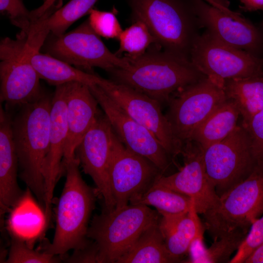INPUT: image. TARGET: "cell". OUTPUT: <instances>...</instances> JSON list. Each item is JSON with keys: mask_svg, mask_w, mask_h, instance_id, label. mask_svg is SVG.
I'll use <instances>...</instances> for the list:
<instances>
[{"mask_svg": "<svg viewBox=\"0 0 263 263\" xmlns=\"http://www.w3.org/2000/svg\"><path fill=\"white\" fill-rule=\"evenodd\" d=\"M128 57L127 67L108 73L111 80L128 86L161 105L168 104L174 94L205 77L189 60L161 51L155 45L139 56Z\"/></svg>", "mask_w": 263, "mask_h": 263, "instance_id": "6da1fadb", "label": "cell"}, {"mask_svg": "<svg viewBox=\"0 0 263 263\" xmlns=\"http://www.w3.org/2000/svg\"><path fill=\"white\" fill-rule=\"evenodd\" d=\"M52 96L45 94L38 100L19 108L12 120L19 177L44 208L42 169L49 150Z\"/></svg>", "mask_w": 263, "mask_h": 263, "instance_id": "7a4b0ae2", "label": "cell"}, {"mask_svg": "<svg viewBox=\"0 0 263 263\" xmlns=\"http://www.w3.org/2000/svg\"><path fill=\"white\" fill-rule=\"evenodd\" d=\"M79 166L75 156L62 165L66 181L56 209L55 234L44 251L62 259L68 251L81 247L88 241V222L98 193L83 180Z\"/></svg>", "mask_w": 263, "mask_h": 263, "instance_id": "3957f363", "label": "cell"}, {"mask_svg": "<svg viewBox=\"0 0 263 263\" xmlns=\"http://www.w3.org/2000/svg\"><path fill=\"white\" fill-rule=\"evenodd\" d=\"M133 20L143 21L163 50L189 60L197 35L193 0H128Z\"/></svg>", "mask_w": 263, "mask_h": 263, "instance_id": "277c9868", "label": "cell"}, {"mask_svg": "<svg viewBox=\"0 0 263 263\" xmlns=\"http://www.w3.org/2000/svg\"><path fill=\"white\" fill-rule=\"evenodd\" d=\"M161 215L149 206L128 204L95 215L87 237L98 249V263H116L142 233L158 222Z\"/></svg>", "mask_w": 263, "mask_h": 263, "instance_id": "5b68a950", "label": "cell"}, {"mask_svg": "<svg viewBox=\"0 0 263 263\" xmlns=\"http://www.w3.org/2000/svg\"><path fill=\"white\" fill-rule=\"evenodd\" d=\"M263 214V163L220 196L218 204L203 214L204 227L213 241L238 229L249 230Z\"/></svg>", "mask_w": 263, "mask_h": 263, "instance_id": "8992f818", "label": "cell"}, {"mask_svg": "<svg viewBox=\"0 0 263 263\" xmlns=\"http://www.w3.org/2000/svg\"><path fill=\"white\" fill-rule=\"evenodd\" d=\"M22 31L16 39L6 37L0 43V100L10 111L40 99L45 93L31 59L34 55L26 45Z\"/></svg>", "mask_w": 263, "mask_h": 263, "instance_id": "52a82bcc", "label": "cell"}, {"mask_svg": "<svg viewBox=\"0 0 263 263\" xmlns=\"http://www.w3.org/2000/svg\"><path fill=\"white\" fill-rule=\"evenodd\" d=\"M42 48L45 54L88 72L98 67L109 73L130 63L128 56H119L109 50L88 19L67 33H50Z\"/></svg>", "mask_w": 263, "mask_h": 263, "instance_id": "ba28073f", "label": "cell"}, {"mask_svg": "<svg viewBox=\"0 0 263 263\" xmlns=\"http://www.w3.org/2000/svg\"><path fill=\"white\" fill-rule=\"evenodd\" d=\"M224 86L205 76L172 96L165 116L182 148L196 129L227 100Z\"/></svg>", "mask_w": 263, "mask_h": 263, "instance_id": "9c48e42d", "label": "cell"}, {"mask_svg": "<svg viewBox=\"0 0 263 263\" xmlns=\"http://www.w3.org/2000/svg\"><path fill=\"white\" fill-rule=\"evenodd\" d=\"M203 159L207 177L219 197L244 180L256 163L249 135L242 124L222 140L203 150Z\"/></svg>", "mask_w": 263, "mask_h": 263, "instance_id": "30bf717a", "label": "cell"}, {"mask_svg": "<svg viewBox=\"0 0 263 263\" xmlns=\"http://www.w3.org/2000/svg\"><path fill=\"white\" fill-rule=\"evenodd\" d=\"M189 60L205 76L224 84L226 80L263 75V60L225 44L206 32L195 38Z\"/></svg>", "mask_w": 263, "mask_h": 263, "instance_id": "8fae6325", "label": "cell"}, {"mask_svg": "<svg viewBox=\"0 0 263 263\" xmlns=\"http://www.w3.org/2000/svg\"><path fill=\"white\" fill-rule=\"evenodd\" d=\"M163 174L149 160L127 148L114 132L109 178L115 208L128 205L132 197L145 191Z\"/></svg>", "mask_w": 263, "mask_h": 263, "instance_id": "7c38bea8", "label": "cell"}, {"mask_svg": "<svg viewBox=\"0 0 263 263\" xmlns=\"http://www.w3.org/2000/svg\"><path fill=\"white\" fill-rule=\"evenodd\" d=\"M130 116L151 132L170 157L181 154L169 124L156 100L125 85L99 76L96 84Z\"/></svg>", "mask_w": 263, "mask_h": 263, "instance_id": "4fadbf2b", "label": "cell"}, {"mask_svg": "<svg viewBox=\"0 0 263 263\" xmlns=\"http://www.w3.org/2000/svg\"><path fill=\"white\" fill-rule=\"evenodd\" d=\"M88 86L121 142L132 151L149 160L164 174L170 156L154 135L130 116L98 85Z\"/></svg>", "mask_w": 263, "mask_h": 263, "instance_id": "5bb4252c", "label": "cell"}, {"mask_svg": "<svg viewBox=\"0 0 263 263\" xmlns=\"http://www.w3.org/2000/svg\"><path fill=\"white\" fill-rule=\"evenodd\" d=\"M113 133L107 117L100 110L75 151L79 165L92 178L98 194L103 200L104 209L108 211L115 208L109 178Z\"/></svg>", "mask_w": 263, "mask_h": 263, "instance_id": "9a60e30c", "label": "cell"}, {"mask_svg": "<svg viewBox=\"0 0 263 263\" xmlns=\"http://www.w3.org/2000/svg\"><path fill=\"white\" fill-rule=\"evenodd\" d=\"M181 154L184 159L181 169L170 175H161L155 183L189 197L198 214L203 215L218 204L220 197L207 175L203 150L190 141L183 145Z\"/></svg>", "mask_w": 263, "mask_h": 263, "instance_id": "2e32d148", "label": "cell"}, {"mask_svg": "<svg viewBox=\"0 0 263 263\" xmlns=\"http://www.w3.org/2000/svg\"><path fill=\"white\" fill-rule=\"evenodd\" d=\"M196 19L219 41L254 55L262 42L258 29L240 14H226L203 0H193Z\"/></svg>", "mask_w": 263, "mask_h": 263, "instance_id": "e0dca14e", "label": "cell"}, {"mask_svg": "<svg viewBox=\"0 0 263 263\" xmlns=\"http://www.w3.org/2000/svg\"><path fill=\"white\" fill-rule=\"evenodd\" d=\"M66 84L56 86L52 99L49 150L42 169L45 187L44 209L47 221H50L51 215L55 186L62 173V165L68 137Z\"/></svg>", "mask_w": 263, "mask_h": 263, "instance_id": "ac0fdd59", "label": "cell"}, {"mask_svg": "<svg viewBox=\"0 0 263 263\" xmlns=\"http://www.w3.org/2000/svg\"><path fill=\"white\" fill-rule=\"evenodd\" d=\"M66 86L68 137L62 165L75 156L77 146L100 111L98 103L88 85L72 82Z\"/></svg>", "mask_w": 263, "mask_h": 263, "instance_id": "d6986e66", "label": "cell"}, {"mask_svg": "<svg viewBox=\"0 0 263 263\" xmlns=\"http://www.w3.org/2000/svg\"><path fill=\"white\" fill-rule=\"evenodd\" d=\"M10 112L0 107V215L21 200L23 192L18 182V159L13 140Z\"/></svg>", "mask_w": 263, "mask_h": 263, "instance_id": "ffe728a7", "label": "cell"}, {"mask_svg": "<svg viewBox=\"0 0 263 263\" xmlns=\"http://www.w3.org/2000/svg\"><path fill=\"white\" fill-rule=\"evenodd\" d=\"M198 214L194 203L185 213L161 216L160 230L169 253L177 263L182 262L192 242L203 236L205 228Z\"/></svg>", "mask_w": 263, "mask_h": 263, "instance_id": "44dd1931", "label": "cell"}, {"mask_svg": "<svg viewBox=\"0 0 263 263\" xmlns=\"http://www.w3.org/2000/svg\"><path fill=\"white\" fill-rule=\"evenodd\" d=\"M224 87L227 99L235 104L242 116V125L263 110V75L226 80Z\"/></svg>", "mask_w": 263, "mask_h": 263, "instance_id": "7402d4cb", "label": "cell"}, {"mask_svg": "<svg viewBox=\"0 0 263 263\" xmlns=\"http://www.w3.org/2000/svg\"><path fill=\"white\" fill-rule=\"evenodd\" d=\"M240 115L235 104L227 99L196 129L188 141L195 142L203 150L207 148L232 131Z\"/></svg>", "mask_w": 263, "mask_h": 263, "instance_id": "603a6c76", "label": "cell"}, {"mask_svg": "<svg viewBox=\"0 0 263 263\" xmlns=\"http://www.w3.org/2000/svg\"><path fill=\"white\" fill-rule=\"evenodd\" d=\"M159 221L144 230L116 263H177L167 248Z\"/></svg>", "mask_w": 263, "mask_h": 263, "instance_id": "cb8c5ba5", "label": "cell"}, {"mask_svg": "<svg viewBox=\"0 0 263 263\" xmlns=\"http://www.w3.org/2000/svg\"><path fill=\"white\" fill-rule=\"evenodd\" d=\"M31 61L40 79L55 86L72 82L90 85L98 79V75L94 72L84 71L40 52L34 55Z\"/></svg>", "mask_w": 263, "mask_h": 263, "instance_id": "d4e9b609", "label": "cell"}, {"mask_svg": "<svg viewBox=\"0 0 263 263\" xmlns=\"http://www.w3.org/2000/svg\"><path fill=\"white\" fill-rule=\"evenodd\" d=\"M248 231L236 230L213 241L208 248L205 247L203 236L198 237L191 244L187 253L188 258L184 263H229L231 255L238 249Z\"/></svg>", "mask_w": 263, "mask_h": 263, "instance_id": "484cf974", "label": "cell"}, {"mask_svg": "<svg viewBox=\"0 0 263 263\" xmlns=\"http://www.w3.org/2000/svg\"><path fill=\"white\" fill-rule=\"evenodd\" d=\"M129 203L153 207L161 216H166L188 211L194 201L188 196L154 182L145 191L132 197Z\"/></svg>", "mask_w": 263, "mask_h": 263, "instance_id": "4316f807", "label": "cell"}, {"mask_svg": "<svg viewBox=\"0 0 263 263\" xmlns=\"http://www.w3.org/2000/svg\"><path fill=\"white\" fill-rule=\"evenodd\" d=\"M134 21L119 37V47L115 53L118 56L125 53L126 56L135 58L144 54L151 45L155 44V39L147 25L139 19Z\"/></svg>", "mask_w": 263, "mask_h": 263, "instance_id": "83f0119b", "label": "cell"}, {"mask_svg": "<svg viewBox=\"0 0 263 263\" xmlns=\"http://www.w3.org/2000/svg\"><path fill=\"white\" fill-rule=\"evenodd\" d=\"M98 0H70L47 17L46 24L50 33L56 36L65 33L73 23L89 14Z\"/></svg>", "mask_w": 263, "mask_h": 263, "instance_id": "f1b7e54d", "label": "cell"}, {"mask_svg": "<svg viewBox=\"0 0 263 263\" xmlns=\"http://www.w3.org/2000/svg\"><path fill=\"white\" fill-rule=\"evenodd\" d=\"M10 245L6 263H57L59 256L40 252L31 248L20 238L11 233Z\"/></svg>", "mask_w": 263, "mask_h": 263, "instance_id": "f546056e", "label": "cell"}, {"mask_svg": "<svg viewBox=\"0 0 263 263\" xmlns=\"http://www.w3.org/2000/svg\"><path fill=\"white\" fill-rule=\"evenodd\" d=\"M89 14L90 25L97 35L118 39L123 30L114 13L92 8Z\"/></svg>", "mask_w": 263, "mask_h": 263, "instance_id": "4dcf8cb0", "label": "cell"}, {"mask_svg": "<svg viewBox=\"0 0 263 263\" xmlns=\"http://www.w3.org/2000/svg\"><path fill=\"white\" fill-rule=\"evenodd\" d=\"M0 11L7 17L11 23L28 34L33 24L31 11L22 0H0Z\"/></svg>", "mask_w": 263, "mask_h": 263, "instance_id": "1f68e13d", "label": "cell"}, {"mask_svg": "<svg viewBox=\"0 0 263 263\" xmlns=\"http://www.w3.org/2000/svg\"><path fill=\"white\" fill-rule=\"evenodd\" d=\"M263 244V216L251 225L244 239L229 263H244L247 257Z\"/></svg>", "mask_w": 263, "mask_h": 263, "instance_id": "d6a6232c", "label": "cell"}, {"mask_svg": "<svg viewBox=\"0 0 263 263\" xmlns=\"http://www.w3.org/2000/svg\"><path fill=\"white\" fill-rule=\"evenodd\" d=\"M243 126L249 135L256 162L263 163V110Z\"/></svg>", "mask_w": 263, "mask_h": 263, "instance_id": "836d02e7", "label": "cell"}, {"mask_svg": "<svg viewBox=\"0 0 263 263\" xmlns=\"http://www.w3.org/2000/svg\"><path fill=\"white\" fill-rule=\"evenodd\" d=\"M73 253L65 257L63 261L68 263H89L98 262V249L95 243L89 239L87 243L81 247L73 250Z\"/></svg>", "mask_w": 263, "mask_h": 263, "instance_id": "e575fe53", "label": "cell"}, {"mask_svg": "<svg viewBox=\"0 0 263 263\" xmlns=\"http://www.w3.org/2000/svg\"><path fill=\"white\" fill-rule=\"evenodd\" d=\"M57 0H45L43 4L37 9L31 11V18L35 20L49 11Z\"/></svg>", "mask_w": 263, "mask_h": 263, "instance_id": "d590c367", "label": "cell"}, {"mask_svg": "<svg viewBox=\"0 0 263 263\" xmlns=\"http://www.w3.org/2000/svg\"><path fill=\"white\" fill-rule=\"evenodd\" d=\"M210 5L217 8L223 12L233 16L239 14L232 11L229 8V1L228 0H203Z\"/></svg>", "mask_w": 263, "mask_h": 263, "instance_id": "8d00e7d4", "label": "cell"}, {"mask_svg": "<svg viewBox=\"0 0 263 263\" xmlns=\"http://www.w3.org/2000/svg\"><path fill=\"white\" fill-rule=\"evenodd\" d=\"M243 6L242 8L245 11H263V0H240Z\"/></svg>", "mask_w": 263, "mask_h": 263, "instance_id": "74e56055", "label": "cell"}, {"mask_svg": "<svg viewBox=\"0 0 263 263\" xmlns=\"http://www.w3.org/2000/svg\"><path fill=\"white\" fill-rule=\"evenodd\" d=\"M244 263H263V244L247 257Z\"/></svg>", "mask_w": 263, "mask_h": 263, "instance_id": "f35d334b", "label": "cell"}]
</instances>
